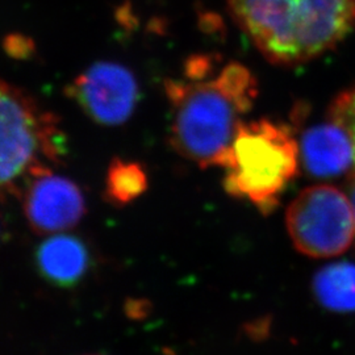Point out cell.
Wrapping results in <instances>:
<instances>
[{"mask_svg":"<svg viewBox=\"0 0 355 355\" xmlns=\"http://www.w3.org/2000/svg\"><path fill=\"white\" fill-rule=\"evenodd\" d=\"M258 92L253 71L240 62H229L212 78L167 79L171 148L202 168L218 167Z\"/></svg>","mask_w":355,"mask_h":355,"instance_id":"1","label":"cell"},{"mask_svg":"<svg viewBox=\"0 0 355 355\" xmlns=\"http://www.w3.org/2000/svg\"><path fill=\"white\" fill-rule=\"evenodd\" d=\"M236 24L268 62L306 64L355 26V0H227Z\"/></svg>","mask_w":355,"mask_h":355,"instance_id":"2","label":"cell"},{"mask_svg":"<svg viewBox=\"0 0 355 355\" xmlns=\"http://www.w3.org/2000/svg\"><path fill=\"white\" fill-rule=\"evenodd\" d=\"M218 167L225 171L229 195L249 200L267 215L299 173V141L286 124L243 120Z\"/></svg>","mask_w":355,"mask_h":355,"instance_id":"3","label":"cell"},{"mask_svg":"<svg viewBox=\"0 0 355 355\" xmlns=\"http://www.w3.org/2000/svg\"><path fill=\"white\" fill-rule=\"evenodd\" d=\"M66 145L58 116L0 79V200L20 198L31 179L60 165Z\"/></svg>","mask_w":355,"mask_h":355,"instance_id":"4","label":"cell"},{"mask_svg":"<svg viewBox=\"0 0 355 355\" xmlns=\"http://www.w3.org/2000/svg\"><path fill=\"white\" fill-rule=\"evenodd\" d=\"M286 227L296 250L311 258L341 255L355 241L350 198L329 184L302 191L287 208Z\"/></svg>","mask_w":355,"mask_h":355,"instance_id":"5","label":"cell"},{"mask_svg":"<svg viewBox=\"0 0 355 355\" xmlns=\"http://www.w3.org/2000/svg\"><path fill=\"white\" fill-rule=\"evenodd\" d=\"M91 121L103 127H117L132 117L140 87L136 76L121 64L99 61L85 69L64 89Z\"/></svg>","mask_w":355,"mask_h":355,"instance_id":"6","label":"cell"},{"mask_svg":"<svg viewBox=\"0 0 355 355\" xmlns=\"http://www.w3.org/2000/svg\"><path fill=\"white\" fill-rule=\"evenodd\" d=\"M31 229L42 236L66 233L86 215V200L71 179L45 170L29 180L20 195Z\"/></svg>","mask_w":355,"mask_h":355,"instance_id":"7","label":"cell"},{"mask_svg":"<svg viewBox=\"0 0 355 355\" xmlns=\"http://www.w3.org/2000/svg\"><path fill=\"white\" fill-rule=\"evenodd\" d=\"M300 164L315 178H336L355 166V148L349 133L327 120L308 128L299 141Z\"/></svg>","mask_w":355,"mask_h":355,"instance_id":"8","label":"cell"},{"mask_svg":"<svg viewBox=\"0 0 355 355\" xmlns=\"http://www.w3.org/2000/svg\"><path fill=\"white\" fill-rule=\"evenodd\" d=\"M89 249L78 237L58 233L40 243L36 252L38 272L51 284L69 288L83 279L89 270Z\"/></svg>","mask_w":355,"mask_h":355,"instance_id":"9","label":"cell"},{"mask_svg":"<svg viewBox=\"0 0 355 355\" xmlns=\"http://www.w3.org/2000/svg\"><path fill=\"white\" fill-rule=\"evenodd\" d=\"M312 291L321 306L333 312H355V263L337 262L315 275Z\"/></svg>","mask_w":355,"mask_h":355,"instance_id":"10","label":"cell"},{"mask_svg":"<svg viewBox=\"0 0 355 355\" xmlns=\"http://www.w3.org/2000/svg\"><path fill=\"white\" fill-rule=\"evenodd\" d=\"M149 186L145 167L133 161L114 158L105 177V199L114 205H128L139 199Z\"/></svg>","mask_w":355,"mask_h":355,"instance_id":"11","label":"cell"},{"mask_svg":"<svg viewBox=\"0 0 355 355\" xmlns=\"http://www.w3.org/2000/svg\"><path fill=\"white\" fill-rule=\"evenodd\" d=\"M328 119L349 133L355 148V86L341 92L331 102Z\"/></svg>","mask_w":355,"mask_h":355,"instance_id":"12","label":"cell"},{"mask_svg":"<svg viewBox=\"0 0 355 355\" xmlns=\"http://www.w3.org/2000/svg\"><path fill=\"white\" fill-rule=\"evenodd\" d=\"M4 49L8 55L17 60L28 58L35 53V44L31 38L21 35H10L4 40Z\"/></svg>","mask_w":355,"mask_h":355,"instance_id":"13","label":"cell"},{"mask_svg":"<svg viewBox=\"0 0 355 355\" xmlns=\"http://www.w3.org/2000/svg\"><path fill=\"white\" fill-rule=\"evenodd\" d=\"M347 195L350 198V202L353 205V209H354L355 216V171L353 173V175L349 179V183H347Z\"/></svg>","mask_w":355,"mask_h":355,"instance_id":"14","label":"cell"},{"mask_svg":"<svg viewBox=\"0 0 355 355\" xmlns=\"http://www.w3.org/2000/svg\"><path fill=\"white\" fill-rule=\"evenodd\" d=\"M87 355H99V354H87Z\"/></svg>","mask_w":355,"mask_h":355,"instance_id":"15","label":"cell"}]
</instances>
